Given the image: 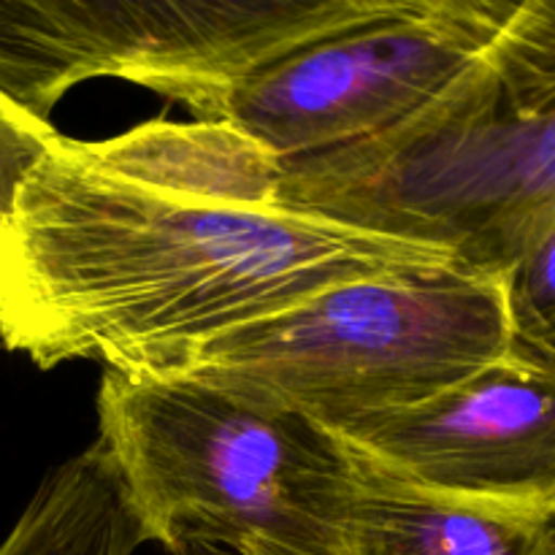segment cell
Segmentation results:
<instances>
[{"instance_id": "7a4b0ae2", "label": "cell", "mask_w": 555, "mask_h": 555, "mask_svg": "<svg viewBox=\"0 0 555 555\" xmlns=\"http://www.w3.org/2000/svg\"><path fill=\"white\" fill-rule=\"evenodd\" d=\"M271 198L507 274L555 222V0H515L491 47L396 128L276 160Z\"/></svg>"}, {"instance_id": "6da1fadb", "label": "cell", "mask_w": 555, "mask_h": 555, "mask_svg": "<svg viewBox=\"0 0 555 555\" xmlns=\"http://www.w3.org/2000/svg\"><path fill=\"white\" fill-rule=\"evenodd\" d=\"M448 263L307 211L163 188L60 135L0 228V345L38 369L160 374L341 282Z\"/></svg>"}, {"instance_id": "277c9868", "label": "cell", "mask_w": 555, "mask_h": 555, "mask_svg": "<svg viewBox=\"0 0 555 555\" xmlns=\"http://www.w3.org/2000/svg\"><path fill=\"white\" fill-rule=\"evenodd\" d=\"M513 352L502 276L448 263L341 282L193 347L160 374L334 428L421 404Z\"/></svg>"}, {"instance_id": "3957f363", "label": "cell", "mask_w": 555, "mask_h": 555, "mask_svg": "<svg viewBox=\"0 0 555 555\" xmlns=\"http://www.w3.org/2000/svg\"><path fill=\"white\" fill-rule=\"evenodd\" d=\"M98 426L150 542L345 555L358 464L323 423L190 374L106 369Z\"/></svg>"}, {"instance_id": "5b68a950", "label": "cell", "mask_w": 555, "mask_h": 555, "mask_svg": "<svg viewBox=\"0 0 555 555\" xmlns=\"http://www.w3.org/2000/svg\"><path fill=\"white\" fill-rule=\"evenodd\" d=\"M393 0H30L0 3V98L38 125L70 87L133 81L211 122L233 85Z\"/></svg>"}, {"instance_id": "9c48e42d", "label": "cell", "mask_w": 555, "mask_h": 555, "mask_svg": "<svg viewBox=\"0 0 555 555\" xmlns=\"http://www.w3.org/2000/svg\"><path fill=\"white\" fill-rule=\"evenodd\" d=\"M146 531L103 442L49 472L0 555H133Z\"/></svg>"}, {"instance_id": "52a82bcc", "label": "cell", "mask_w": 555, "mask_h": 555, "mask_svg": "<svg viewBox=\"0 0 555 555\" xmlns=\"http://www.w3.org/2000/svg\"><path fill=\"white\" fill-rule=\"evenodd\" d=\"M331 431L423 493L555 515V363L515 350L415 406Z\"/></svg>"}, {"instance_id": "ba28073f", "label": "cell", "mask_w": 555, "mask_h": 555, "mask_svg": "<svg viewBox=\"0 0 555 555\" xmlns=\"http://www.w3.org/2000/svg\"><path fill=\"white\" fill-rule=\"evenodd\" d=\"M356 464L345 555H555L553 513L423 493Z\"/></svg>"}, {"instance_id": "30bf717a", "label": "cell", "mask_w": 555, "mask_h": 555, "mask_svg": "<svg viewBox=\"0 0 555 555\" xmlns=\"http://www.w3.org/2000/svg\"><path fill=\"white\" fill-rule=\"evenodd\" d=\"M515 350L555 363V222L502 276Z\"/></svg>"}, {"instance_id": "8fae6325", "label": "cell", "mask_w": 555, "mask_h": 555, "mask_svg": "<svg viewBox=\"0 0 555 555\" xmlns=\"http://www.w3.org/2000/svg\"><path fill=\"white\" fill-rule=\"evenodd\" d=\"M60 139L52 125H38L0 98V228L33 168Z\"/></svg>"}, {"instance_id": "8992f818", "label": "cell", "mask_w": 555, "mask_h": 555, "mask_svg": "<svg viewBox=\"0 0 555 555\" xmlns=\"http://www.w3.org/2000/svg\"><path fill=\"white\" fill-rule=\"evenodd\" d=\"M513 9L515 0H393L244 76L211 122L274 160L369 141L453 85Z\"/></svg>"}]
</instances>
